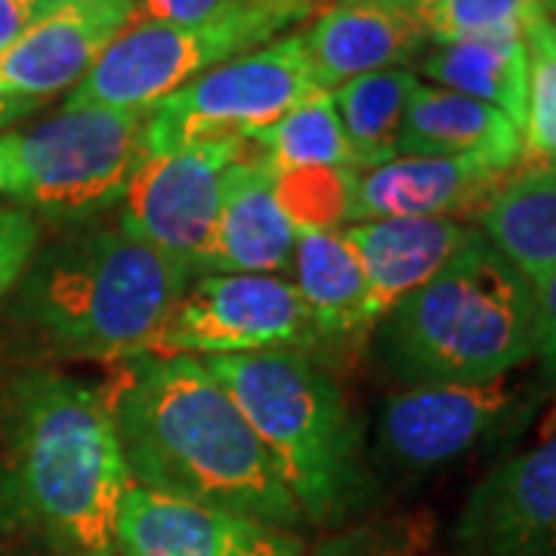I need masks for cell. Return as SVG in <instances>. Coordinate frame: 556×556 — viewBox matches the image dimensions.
Masks as SVG:
<instances>
[{
  "mask_svg": "<svg viewBox=\"0 0 556 556\" xmlns=\"http://www.w3.org/2000/svg\"><path fill=\"white\" fill-rule=\"evenodd\" d=\"M375 353L402 387L504 380L535 358L532 281L477 229L375 325Z\"/></svg>",
  "mask_w": 556,
  "mask_h": 556,
  "instance_id": "277c9868",
  "label": "cell"
},
{
  "mask_svg": "<svg viewBox=\"0 0 556 556\" xmlns=\"http://www.w3.org/2000/svg\"><path fill=\"white\" fill-rule=\"evenodd\" d=\"M251 149L276 174L300 167H356V155L334 109L331 90H313L288 115L248 137Z\"/></svg>",
  "mask_w": 556,
  "mask_h": 556,
  "instance_id": "cb8c5ba5",
  "label": "cell"
},
{
  "mask_svg": "<svg viewBox=\"0 0 556 556\" xmlns=\"http://www.w3.org/2000/svg\"><path fill=\"white\" fill-rule=\"evenodd\" d=\"M298 229L276 199V170L248 142L219 186L217 229L207 273H251L285 276L291 273Z\"/></svg>",
  "mask_w": 556,
  "mask_h": 556,
  "instance_id": "e0dca14e",
  "label": "cell"
},
{
  "mask_svg": "<svg viewBox=\"0 0 556 556\" xmlns=\"http://www.w3.org/2000/svg\"><path fill=\"white\" fill-rule=\"evenodd\" d=\"M130 473L102 387L31 368L0 396V532L112 554Z\"/></svg>",
  "mask_w": 556,
  "mask_h": 556,
  "instance_id": "7a4b0ae2",
  "label": "cell"
},
{
  "mask_svg": "<svg viewBox=\"0 0 556 556\" xmlns=\"http://www.w3.org/2000/svg\"><path fill=\"white\" fill-rule=\"evenodd\" d=\"M455 547L460 556H556V430L470 492Z\"/></svg>",
  "mask_w": 556,
  "mask_h": 556,
  "instance_id": "4fadbf2b",
  "label": "cell"
},
{
  "mask_svg": "<svg viewBox=\"0 0 556 556\" xmlns=\"http://www.w3.org/2000/svg\"><path fill=\"white\" fill-rule=\"evenodd\" d=\"M477 223L529 281L556 269V161L517 164L479 207Z\"/></svg>",
  "mask_w": 556,
  "mask_h": 556,
  "instance_id": "ffe728a7",
  "label": "cell"
},
{
  "mask_svg": "<svg viewBox=\"0 0 556 556\" xmlns=\"http://www.w3.org/2000/svg\"><path fill=\"white\" fill-rule=\"evenodd\" d=\"M248 155V139L223 137L146 155L127 182L115 226L204 276L217 229L223 174Z\"/></svg>",
  "mask_w": 556,
  "mask_h": 556,
  "instance_id": "30bf717a",
  "label": "cell"
},
{
  "mask_svg": "<svg viewBox=\"0 0 556 556\" xmlns=\"http://www.w3.org/2000/svg\"><path fill=\"white\" fill-rule=\"evenodd\" d=\"M507 177L479 159L396 155L358 174L353 223L365 219H457L477 214Z\"/></svg>",
  "mask_w": 556,
  "mask_h": 556,
  "instance_id": "2e32d148",
  "label": "cell"
},
{
  "mask_svg": "<svg viewBox=\"0 0 556 556\" xmlns=\"http://www.w3.org/2000/svg\"><path fill=\"white\" fill-rule=\"evenodd\" d=\"M365 269L368 331L477 236L460 219H365L343 229Z\"/></svg>",
  "mask_w": 556,
  "mask_h": 556,
  "instance_id": "ac0fdd59",
  "label": "cell"
},
{
  "mask_svg": "<svg viewBox=\"0 0 556 556\" xmlns=\"http://www.w3.org/2000/svg\"><path fill=\"white\" fill-rule=\"evenodd\" d=\"M192 273L118 226H84L40 248L7 321L35 353L127 362L155 353Z\"/></svg>",
  "mask_w": 556,
  "mask_h": 556,
  "instance_id": "3957f363",
  "label": "cell"
},
{
  "mask_svg": "<svg viewBox=\"0 0 556 556\" xmlns=\"http://www.w3.org/2000/svg\"><path fill=\"white\" fill-rule=\"evenodd\" d=\"M115 556H303L294 532L257 519L164 495L146 485L124 492L112 538Z\"/></svg>",
  "mask_w": 556,
  "mask_h": 556,
  "instance_id": "7c38bea8",
  "label": "cell"
},
{
  "mask_svg": "<svg viewBox=\"0 0 556 556\" xmlns=\"http://www.w3.org/2000/svg\"><path fill=\"white\" fill-rule=\"evenodd\" d=\"M417 20L430 43L517 35L541 16H551L544 0H417Z\"/></svg>",
  "mask_w": 556,
  "mask_h": 556,
  "instance_id": "484cf974",
  "label": "cell"
},
{
  "mask_svg": "<svg viewBox=\"0 0 556 556\" xmlns=\"http://www.w3.org/2000/svg\"><path fill=\"white\" fill-rule=\"evenodd\" d=\"M321 0H137L130 22H164V25H211L248 13H291L309 20Z\"/></svg>",
  "mask_w": 556,
  "mask_h": 556,
  "instance_id": "83f0119b",
  "label": "cell"
},
{
  "mask_svg": "<svg viewBox=\"0 0 556 556\" xmlns=\"http://www.w3.org/2000/svg\"><path fill=\"white\" fill-rule=\"evenodd\" d=\"M40 251V223L22 207H0V298L13 294Z\"/></svg>",
  "mask_w": 556,
  "mask_h": 556,
  "instance_id": "f1b7e54d",
  "label": "cell"
},
{
  "mask_svg": "<svg viewBox=\"0 0 556 556\" xmlns=\"http://www.w3.org/2000/svg\"><path fill=\"white\" fill-rule=\"evenodd\" d=\"M303 20L291 13H248L211 25L130 22L78 80L62 109L149 112L155 102L223 62L254 53Z\"/></svg>",
  "mask_w": 556,
  "mask_h": 556,
  "instance_id": "52a82bcc",
  "label": "cell"
},
{
  "mask_svg": "<svg viewBox=\"0 0 556 556\" xmlns=\"http://www.w3.org/2000/svg\"><path fill=\"white\" fill-rule=\"evenodd\" d=\"M137 0H65L0 50V100L40 102L75 87L130 25Z\"/></svg>",
  "mask_w": 556,
  "mask_h": 556,
  "instance_id": "5bb4252c",
  "label": "cell"
},
{
  "mask_svg": "<svg viewBox=\"0 0 556 556\" xmlns=\"http://www.w3.org/2000/svg\"><path fill=\"white\" fill-rule=\"evenodd\" d=\"M535 291V358L544 380L556 383V269L532 281Z\"/></svg>",
  "mask_w": 556,
  "mask_h": 556,
  "instance_id": "4dcf8cb0",
  "label": "cell"
},
{
  "mask_svg": "<svg viewBox=\"0 0 556 556\" xmlns=\"http://www.w3.org/2000/svg\"><path fill=\"white\" fill-rule=\"evenodd\" d=\"M514 405L517 390L507 378L402 387L380 405L375 455L399 477L430 473L501 430Z\"/></svg>",
  "mask_w": 556,
  "mask_h": 556,
  "instance_id": "8fae6325",
  "label": "cell"
},
{
  "mask_svg": "<svg viewBox=\"0 0 556 556\" xmlns=\"http://www.w3.org/2000/svg\"><path fill=\"white\" fill-rule=\"evenodd\" d=\"M420 72L433 80V87L504 112L522 134L529 97V50L522 38L495 35L437 43V50L420 60Z\"/></svg>",
  "mask_w": 556,
  "mask_h": 556,
  "instance_id": "7402d4cb",
  "label": "cell"
},
{
  "mask_svg": "<svg viewBox=\"0 0 556 556\" xmlns=\"http://www.w3.org/2000/svg\"><path fill=\"white\" fill-rule=\"evenodd\" d=\"M13 186V134L0 137V192L10 195Z\"/></svg>",
  "mask_w": 556,
  "mask_h": 556,
  "instance_id": "d6a6232c",
  "label": "cell"
},
{
  "mask_svg": "<svg viewBox=\"0 0 556 556\" xmlns=\"http://www.w3.org/2000/svg\"><path fill=\"white\" fill-rule=\"evenodd\" d=\"M554 10H556V3H554Z\"/></svg>",
  "mask_w": 556,
  "mask_h": 556,
  "instance_id": "d590c367",
  "label": "cell"
},
{
  "mask_svg": "<svg viewBox=\"0 0 556 556\" xmlns=\"http://www.w3.org/2000/svg\"><path fill=\"white\" fill-rule=\"evenodd\" d=\"M316 343L313 318L285 276L204 273L182 291L155 353L195 358L266 350L309 353Z\"/></svg>",
  "mask_w": 556,
  "mask_h": 556,
  "instance_id": "9c48e42d",
  "label": "cell"
},
{
  "mask_svg": "<svg viewBox=\"0 0 556 556\" xmlns=\"http://www.w3.org/2000/svg\"><path fill=\"white\" fill-rule=\"evenodd\" d=\"M313 90L316 84L306 68L303 38H276L155 102L146 112L142 159L207 139H248L288 115Z\"/></svg>",
  "mask_w": 556,
  "mask_h": 556,
  "instance_id": "ba28073f",
  "label": "cell"
},
{
  "mask_svg": "<svg viewBox=\"0 0 556 556\" xmlns=\"http://www.w3.org/2000/svg\"><path fill=\"white\" fill-rule=\"evenodd\" d=\"M65 0H0V50L25 35L35 22L53 13Z\"/></svg>",
  "mask_w": 556,
  "mask_h": 556,
  "instance_id": "1f68e13d",
  "label": "cell"
},
{
  "mask_svg": "<svg viewBox=\"0 0 556 556\" xmlns=\"http://www.w3.org/2000/svg\"><path fill=\"white\" fill-rule=\"evenodd\" d=\"M291 285L298 288L318 340L368 334L365 325V269L346 232H298Z\"/></svg>",
  "mask_w": 556,
  "mask_h": 556,
  "instance_id": "44dd1931",
  "label": "cell"
},
{
  "mask_svg": "<svg viewBox=\"0 0 556 556\" xmlns=\"http://www.w3.org/2000/svg\"><path fill=\"white\" fill-rule=\"evenodd\" d=\"M417 0H331L303 38V56L316 90L405 68L430 43L417 20Z\"/></svg>",
  "mask_w": 556,
  "mask_h": 556,
  "instance_id": "9a60e30c",
  "label": "cell"
},
{
  "mask_svg": "<svg viewBox=\"0 0 556 556\" xmlns=\"http://www.w3.org/2000/svg\"><path fill=\"white\" fill-rule=\"evenodd\" d=\"M80 556H115V554H80Z\"/></svg>",
  "mask_w": 556,
  "mask_h": 556,
  "instance_id": "e575fe53",
  "label": "cell"
},
{
  "mask_svg": "<svg viewBox=\"0 0 556 556\" xmlns=\"http://www.w3.org/2000/svg\"><path fill=\"white\" fill-rule=\"evenodd\" d=\"M35 109H38V102L31 100H0V127L25 118V115H31Z\"/></svg>",
  "mask_w": 556,
  "mask_h": 556,
  "instance_id": "836d02e7",
  "label": "cell"
},
{
  "mask_svg": "<svg viewBox=\"0 0 556 556\" xmlns=\"http://www.w3.org/2000/svg\"><path fill=\"white\" fill-rule=\"evenodd\" d=\"M396 155L479 159L510 174L522 161V134L504 112L485 102L417 84L399 130Z\"/></svg>",
  "mask_w": 556,
  "mask_h": 556,
  "instance_id": "d6986e66",
  "label": "cell"
},
{
  "mask_svg": "<svg viewBox=\"0 0 556 556\" xmlns=\"http://www.w3.org/2000/svg\"><path fill=\"white\" fill-rule=\"evenodd\" d=\"M358 174L353 167H300L276 174V199L298 232H338L353 219Z\"/></svg>",
  "mask_w": 556,
  "mask_h": 556,
  "instance_id": "d4e9b609",
  "label": "cell"
},
{
  "mask_svg": "<svg viewBox=\"0 0 556 556\" xmlns=\"http://www.w3.org/2000/svg\"><path fill=\"white\" fill-rule=\"evenodd\" d=\"M146 112L62 109L28 134H13L16 207L60 226H87L118 207L142 161Z\"/></svg>",
  "mask_w": 556,
  "mask_h": 556,
  "instance_id": "8992f818",
  "label": "cell"
},
{
  "mask_svg": "<svg viewBox=\"0 0 556 556\" xmlns=\"http://www.w3.org/2000/svg\"><path fill=\"white\" fill-rule=\"evenodd\" d=\"M303 556H420L412 532H383V529H358L331 538L313 554Z\"/></svg>",
  "mask_w": 556,
  "mask_h": 556,
  "instance_id": "f546056e",
  "label": "cell"
},
{
  "mask_svg": "<svg viewBox=\"0 0 556 556\" xmlns=\"http://www.w3.org/2000/svg\"><path fill=\"white\" fill-rule=\"evenodd\" d=\"M201 362L244 412L306 522H340L362 504V437L338 380L316 358L266 350Z\"/></svg>",
  "mask_w": 556,
  "mask_h": 556,
  "instance_id": "5b68a950",
  "label": "cell"
},
{
  "mask_svg": "<svg viewBox=\"0 0 556 556\" xmlns=\"http://www.w3.org/2000/svg\"><path fill=\"white\" fill-rule=\"evenodd\" d=\"M102 396L134 485L288 532L306 522L266 445L201 358L118 362Z\"/></svg>",
  "mask_w": 556,
  "mask_h": 556,
  "instance_id": "6da1fadb",
  "label": "cell"
},
{
  "mask_svg": "<svg viewBox=\"0 0 556 556\" xmlns=\"http://www.w3.org/2000/svg\"><path fill=\"white\" fill-rule=\"evenodd\" d=\"M417 84L420 80L412 68H387L346 80L331 90L358 170H371L383 161L396 159L399 130Z\"/></svg>",
  "mask_w": 556,
  "mask_h": 556,
  "instance_id": "603a6c76",
  "label": "cell"
},
{
  "mask_svg": "<svg viewBox=\"0 0 556 556\" xmlns=\"http://www.w3.org/2000/svg\"><path fill=\"white\" fill-rule=\"evenodd\" d=\"M529 50V97L522 124V161H556V22L541 16L526 28Z\"/></svg>",
  "mask_w": 556,
  "mask_h": 556,
  "instance_id": "4316f807",
  "label": "cell"
}]
</instances>
